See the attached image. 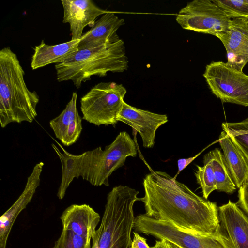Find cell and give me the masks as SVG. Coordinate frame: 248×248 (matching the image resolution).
<instances>
[{"label": "cell", "mask_w": 248, "mask_h": 248, "mask_svg": "<svg viewBox=\"0 0 248 248\" xmlns=\"http://www.w3.org/2000/svg\"><path fill=\"white\" fill-rule=\"evenodd\" d=\"M63 8V23H68L71 40L80 39L82 31L87 25L93 26L100 15L108 11L97 6L91 0H62Z\"/></svg>", "instance_id": "cell-13"}, {"label": "cell", "mask_w": 248, "mask_h": 248, "mask_svg": "<svg viewBox=\"0 0 248 248\" xmlns=\"http://www.w3.org/2000/svg\"><path fill=\"white\" fill-rule=\"evenodd\" d=\"M91 241L71 231L62 229L52 248H91Z\"/></svg>", "instance_id": "cell-25"}, {"label": "cell", "mask_w": 248, "mask_h": 248, "mask_svg": "<svg viewBox=\"0 0 248 248\" xmlns=\"http://www.w3.org/2000/svg\"><path fill=\"white\" fill-rule=\"evenodd\" d=\"M230 19L248 18V0H213Z\"/></svg>", "instance_id": "cell-24"}, {"label": "cell", "mask_w": 248, "mask_h": 248, "mask_svg": "<svg viewBox=\"0 0 248 248\" xmlns=\"http://www.w3.org/2000/svg\"><path fill=\"white\" fill-rule=\"evenodd\" d=\"M126 89L115 82H100L80 100L82 119L95 125L114 126L121 109Z\"/></svg>", "instance_id": "cell-6"}, {"label": "cell", "mask_w": 248, "mask_h": 248, "mask_svg": "<svg viewBox=\"0 0 248 248\" xmlns=\"http://www.w3.org/2000/svg\"><path fill=\"white\" fill-rule=\"evenodd\" d=\"M128 67L124 42L77 50L63 62L56 64L58 81L71 80L78 88L93 76H105L108 72H122Z\"/></svg>", "instance_id": "cell-3"}, {"label": "cell", "mask_w": 248, "mask_h": 248, "mask_svg": "<svg viewBox=\"0 0 248 248\" xmlns=\"http://www.w3.org/2000/svg\"><path fill=\"white\" fill-rule=\"evenodd\" d=\"M139 191L128 186L114 187L108 193L100 225L91 248H131L135 217L133 206Z\"/></svg>", "instance_id": "cell-4"}, {"label": "cell", "mask_w": 248, "mask_h": 248, "mask_svg": "<svg viewBox=\"0 0 248 248\" xmlns=\"http://www.w3.org/2000/svg\"><path fill=\"white\" fill-rule=\"evenodd\" d=\"M80 39L55 45L46 44L43 40L36 46L32 55L31 67L33 70L49 64L61 63L78 50Z\"/></svg>", "instance_id": "cell-18"}, {"label": "cell", "mask_w": 248, "mask_h": 248, "mask_svg": "<svg viewBox=\"0 0 248 248\" xmlns=\"http://www.w3.org/2000/svg\"><path fill=\"white\" fill-rule=\"evenodd\" d=\"M202 150L200 153H199L197 155L193 157H189L188 158H181L178 160L177 161V165H178V172L174 177V178L176 179L177 175L180 173V172L185 169L190 163H191L198 155H199L203 151Z\"/></svg>", "instance_id": "cell-29"}, {"label": "cell", "mask_w": 248, "mask_h": 248, "mask_svg": "<svg viewBox=\"0 0 248 248\" xmlns=\"http://www.w3.org/2000/svg\"><path fill=\"white\" fill-rule=\"evenodd\" d=\"M222 128L248 161V117L239 122H224Z\"/></svg>", "instance_id": "cell-22"}, {"label": "cell", "mask_w": 248, "mask_h": 248, "mask_svg": "<svg viewBox=\"0 0 248 248\" xmlns=\"http://www.w3.org/2000/svg\"><path fill=\"white\" fill-rule=\"evenodd\" d=\"M203 166L197 165L195 172L197 182L202 190L203 197L207 199L209 195L217 189L212 162L205 155L203 158Z\"/></svg>", "instance_id": "cell-23"}, {"label": "cell", "mask_w": 248, "mask_h": 248, "mask_svg": "<svg viewBox=\"0 0 248 248\" xmlns=\"http://www.w3.org/2000/svg\"><path fill=\"white\" fill-rule=\"evenodd\" d=\"M131 248H152L147 244L146 239L137 232H133Z\"/></svg>", "instance_id": "cell-28"}, {"label": "cell", "mask_w": 248, "mask_h": 248, "mask_svg": "<svg viewBox=\"0 0 248 248\" xmlns=\"http://www.w3.org/2000/svg\"><path fill=\"white\" fill-rule=\"evenodd\" d=\"M124 24V19L118 17L113 12L108 11L103 14L90 30L82 34L78 50L117 42L120 39L117 34V31Z\"/></svg>", "instance_id": "cell-15"}, {"label": "cell", "mask_w": 248, "mask_h": 248, "mask_svg": "<svg viewBox=\"0 0 248 248\" xmlns=\"http://www.w3.org/2000/svg\"><path fill=\"white\" fill-rule=\"evenodd\" d=\"M44 163L40 162L34 167L28 177L24 189L14 203L0 218V248H6L8 238L19 214L31 202L36 189L39 186L40 176Z\"/></svg>", "instance_id": "cell-14"}, {"label": "cell", "mask_w": 248, "mask_h": 248, "mask_svg": "<svg viewBox=\"0 0 248 248\" xmlns=\"http://www.w3.org/2000/svg\"><path fill=\"white\" fill-rule=\"evenodd\" d=\"M217 37L226 49V62L242 71L248 62V18L232 19L228 29Z\"/></svg>", "instance_id": "cell-10"}, {"label": "cell", "mask_w": 248, "mask_h": 248, "mask_svg": "<svg viewBox=\"0 0 248 248\" xmlns=\"http://www.w3.org/2000/svg\"><path fill=\"white\" fill-rule=\"evenodd\" d=\"M220 227L230 248H248V217L236 203L218 207Z\"/></svg>", "instance_id": "cell-12"}, {"label": "cell", "mask_w": 248, "mask_h": 248, "mask_svg": "<svg viewBox=\"0 0 248 248\" xmlns=\"http://www.w3.org/2000/svg\"><path fill=\"white\" fill-rule=\"evenodd\" d=\"M134 229L159 240H166L179 248H230L220 226L214 234L205 235L144 214L135 217Z\"/></svg>", "instance_id": "cell-5"}, {"label": "cell", "mask_w": 248, "mask_h": 248, "mask_svg": "<svg viewBox=\"0 0 248 248\" xmlns=\"http://www.w3.org/2000/svg\"><path fill=\"white\" fill-rule=\"evenodd\" d=\"M142 184L144 195L140 201L147 216L205 235L214 234L220 227L217 203L198 196L167 173L153 171Z\"/></svg>", "instance_id": "cell-1"}, {"label": "cell", "mask_w": 248, "mask_h": 248, "mask_svg": "<svg viewBox=\"0 0 248 248\" xmlns=\"http://www.w3.org/2000/svg\"><path fill=\"white\" fill-rule=\"evenodd\" d=\"M205 155L211 160L217 183V190L232 194L237 187L226 166L223 153L218 148L209 151Z\"/></svg>", "instance_id": "cell-19"}, {"label": "cell", "mask_w": 248, "mask_h": 248, "mask_svg": "<svg viewBox=\"0 0 248 248\" xmlns=\"http://www.w3.org/2000/svg\"><path fill=\"white\" fill-rule=\"evenodd\" d=\"M140 135L145 148H153L155 144V132L157 129L168 121L166 114L153 113L141 109L124 101L117 118Z\"/></svg>", "instance_id": "cell-11"}, {"label": "cell", "mask_w": 248, "mask_h": 248, "mask_svg": "<svg viewBox=\"0 0 248 248\" xmlns=\"http://www.w3.org/2000/svg\"><path fill=\"white\" fill-rule=\"evenodd\" d=\"M59 145L63 152H61L56 145L52 144V147L60 159L62 167V178L57 194L58 198L62 200L70 183L74 178H77V167L79 155L69 153Z\"/></svg>", "instance_id": "cell-20"}, {"label": "cell", "mask_w": 248, "mask_h": 248, "mask_svg": "<svg viewBox=\"0 0 248 248\" xmlns=\"http://www.w3.org/2000/svg\"><path fill=\"white\" fill-rule=\"evenodd\" d=\"M77 94L73 92L72 97L63 111L49 122L51 128L55 137L61 142L64 139L66 132L78 113L77 108Z\"/></svg>", "instance_id": "cell-21"}, {"label": "cell", "mask_w": 248, "mask_h": 248, "mask_svg": "<svg viewBox=\"0 0 248 248\" xmlns=\"http://www.w3.org/2000/svg\"><path fill=\"white\" fill-rule=\"evenodd\" d=\"M105 186H109L108 178L116 170L123 166L128 157H135L137 149L135 141L126 131H122L113 142L102 150L99 146L94 149Z\"/></svg>", "instance_id": "cell-9"}, {"label": "cell", "mask_w": 248, "mask_h": 248, "mask_svg": "<svg viewBox=\"0 0 248 248\" xmlns=\"http://www.w3.org/2000/svg\"><path fill=\"white\" fill-rule=\"evenodd\" d=\"M236 204L248 216V179L239 188Z\"/></svg>", "instance_id": "cell-27"}, {"label": "cell", "mask_w": 248, "mask_h": 248, "mask_svg": "<svg viewBox=\"0 0 248 248\" xmlns=\"http://www.w3.org/2000/svg\"><path fill=\"white\" fill-rule=\"evenodd\" d=\"M82 130V118L78 113L68 128L62 143L69 146L75 143L78 139Z\"/></svg>", "instance_id": "cell-26"}, {"label": "cell", "mask_w": 248, "mask_h": 248, "mask_svg": "<svg viewBox=\"0 0 248 248\" xmlns=\"http://www.w3.org/2000/svg\"><path fill=\"white\" fill-rule=\"evenodd\" d=\"M213 0H194L176 15L183 29L217 36L225 31L231 21Z\"/></svg>", "instance_id": "cell-8"}, {"label": "cell", "mask_w": 248, "mask_h": 248, "mask_svg": "<svg viewBox=\"0 0 248 248\" xmlns=\"http://www.w3.org/2000/svg\"><path fill=\"white\" fill-rule=\"evenodd\" d=\"M203 76L212 93L223 102L248 106V75L223 61H212Z\"/></svg>", "instance_id": "cell-7"}, {"label": "cell", "mask_w": 248, "mask_h": 248, "mask_svg": "<svg viewBox=\"0 0 248 248\" xmlns=\"http://www.w3.org/2000/svg\"><path fill=\"white\" fill-rule=\"evenodd\" d=\"M25 72L17 55L8 46L0 51V122L31 123L37 116L39 97L24 80Z\"/></svg>", "instance_id": "cell-2"}, {"label": "cell", "mask_w": 248, "mask_h": 248, "mask_svg": "<svg viewBox=\"0 0 248 248\" xmlns=\"http://www.w3.org/2000/svg\"><path fill=\"white\" fill-rule=\"evenodd\" d=\"M60 219L62 229L91 240L95 235L100 216L89 205L72 204L63 212Z\"/></svg>", "instance_id": "cell-16"}, {"label": "cell", "mask_w": 248, "mask_h": 248, "mask_svg": "<svg viewBox=\"0 0 248 248\" xmlns=\"http://www.w3.org/2000/svg\"><path fill=\"white\" fill-rule=\"evenodd\" d=\"M218 141L223 151L226 166L236 187L239 188L248 179V161L229 135L223 130Z\"/></svg>", "instance_id": "cell-17"}, {"label": "cell", "mask_w": 248, "mask_h": 248, "mask_svg": "<svg viewBox=\"0 0 248 248\" xmlns=\"http://www.w3.org/2000/svg\"><path fill=\"white\" fill-rule=\"evenodd\" d=\"M152 248H179L175 245L164 240L160 239L155 241V244Z\"/></svg>", "instance_id": "cell-30"}]
</instances>
